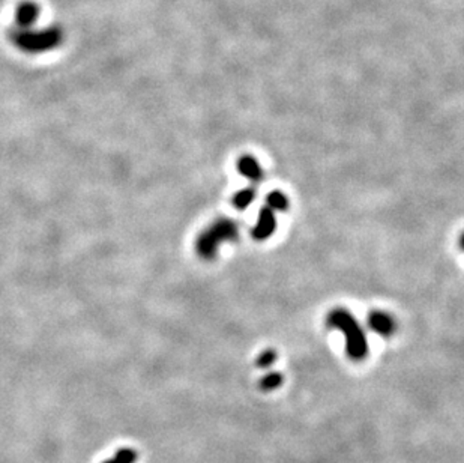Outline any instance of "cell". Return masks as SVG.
Segmentation results:
<instances>
[{
  "label": "cell",
  "instance_id": "30bf717a",
  "mask_svg": "<svg viewBox=\"0 0 464 463\" xmlns=\"http://www.w3.org/2000/svg\"><path fill=\"white\" fill-rule=\"evenodd\" d=\"M460 247L464 250V232H463V235H461V238H460Z\"/></svg>",
  "mask_w": 464,
  "mask_h": 463
},
{
  "label": "cell",
  "instance_id": "3957f363",
  "mask_svg": "<svg viewBox=\"0 0 464 463\" xmlns=\"http://www.w3.org/2000/svg\"><path fill=\"white\" fill-rule=\"evenodd\" d=\"M276 229V217H275V211L271 208H262L260 212H258V218L256 226L251 230V235L257 241H265L269 236L275 234Z\"/></svg>",
  "mask_w": 464,
  "mask_h": 463
},
{
  "label": "cell",
  "instance_id": "5b68a950",
  "mask_svg": "<svg viewBox=\"0 0 464 463\" xmlns=\"http://www.w3.org/2000/svg\"><path fill=\"white\" fill-rule=\"evenodd\" d=\"M238 171L247 180L258 182L263 180V168L257 163V159L251 155H242L238 159Z\"/></svg>",
  "mask_w": 464,
  "mask_h": 463
},
{
  "label": "cell",
  "instance_id": "9c48e42d",
  "mask_svg": "<svg viewBox=\"0 0 464 463\" xmlns=\"http://www.w3.org/2000/svg\"><path fill=\"white\" fill-rule=\"evenodd\" d=\"M275 360H276V352L272 351V349H267V351H265V352L258 355L257 366L258 367H269L275 362Z\"/></svg>",
  "mask_w": 464,
  "mask_h": 463
},
{
  "label": "cell",
  "instance_id": "6da1fadb",
  "mask_svg": "<svg viewBox=\"0 0 464 463\" xmlns=\"http://www.w3.org/2000/svg\"><path fill=\"white\" fill-rule=\"evenodd\" d=\"M328 326L335 328L346 338V352L352 360H364L368 355V342L358 320L346 308H334L328 315Z\"/></svg>",
  "mask_w": 464,
  "mask_h": 463
},
{
  "label": "cell",
  "instance_id": "7a4b0ae2",
  "mask_svg": "<svg viewBox=\"0 0 464 463\" xmlns=\"http://www.w3.org/2000/svg\"><path fill=\"white\" fill-rule=\"evenodd\" d=\"M239 238V226L231 218H218L200 232L195 239V252L203 261L217 257L220 247L224 243H233Z\"/></svg>",
  "mask_w": 464,
  "mask_h": 463
},
{
  "label": "cell",
  "instance_id": "ba28073f",
  "mask_svg": "<svg viewBox=\"0 0 464 463\" xmlns=\"http://www.w3.org/2000/svg\"><path fill=\"white\" fill-rule=\"evenodd\" d=\"M283 384V376L280 375V373H269V375H266L262 381H260V387L265 390V391H271V390H275V388H278L280 385Z\"/></svg>",
  "mask_w": 464,
  "mask_h": 463
},
{
  "label": "cell",
  "instance_id": "277c9868",
  "mask_svg": "<svg viewBox=\"0 0 464 463\" xmlns=\"http://www.w3.org/2000/svg\"><path fill=\"white\" fill-rule=\"evenodd\" d=\"M368 326L376 334L382 337H389L395 333L397 322L386 311L374 310L368 315Z\"/></svg>",
  "mask_w": 464,
  "mask_h": 463
},
{
  "label": "cell",
  "instance_id": "8992f818",
  "mask_svg": "<svg viewBox=\"0 0 464 463\" xmlns=\"http://www.w3.org/2000/svg\"><path fill=\"white\" fill-rule=\"evenodd\" d=\"M267 208H271L272 211H287L289 209V199L287 195L281 191H271L266 198Z\"/></svg>",
  "mask_w": 464,
  "mask_h": 463
},
{
  "label": "cell",
  "instance_id": "52a82bcc",
  "mask_svg": "<svg viewBox=\"0 0 464 463\" xmlns=\"http://www.w3.org/2000/svg\"><path fill=\"white\" fill-rule=\"evenodd\" d=\"M256 199V191L253 189H244L233 195V204L239 211L247 209Z\"/></svg>",
  "mask_w": 464,
  "mask_h": 463
}]
</instances>
